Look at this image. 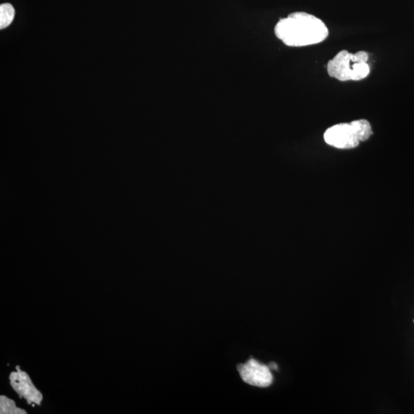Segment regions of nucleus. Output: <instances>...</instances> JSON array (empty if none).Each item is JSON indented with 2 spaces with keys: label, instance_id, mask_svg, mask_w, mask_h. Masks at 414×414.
Returning <instances> with one entry per match:
<instances>
[{
  "label": "nucleus",
  "instance_id": "nucleus-1",
  "mask_svg": "<svg viewBox=\"0 0 414 414\" xmlns=\"http://www.w3.org/2000/svg\"><path fill=\"white\" fill-rule=\"evenodd\" d=\"M275 34L288 46L303 47L325 41L328 30L319 18L305 12H296L279 21Z\"/></svg>",
  "mask_w": 414,
  "mask_h": 414
},
{
  "label": "nucleus",
  "instance_id": "nucleus-2",
  "mask_svg": "<svg viewBox=\"0 0 414 414\" xmlns=\"http://www.w3.org/2000/svg\"><path fill=\"white\" fill-rule=\"evenodd\" d=\"M10 384L11 388L20 398L26 399L30 405L40 406L44 401V395L38 390L32 381L31 377L19 366L16 367V370L10 375Z\"/></svg>",
  "mask_w": 414,
  "mask_h": 414
},
{
  "label": "nucleus",
  "instance_id": "nucleus-3",
  "mask_svg": "<svg viewBox=\"0 0 414 414\" xmlns=\"http://www.w3.org/2000/svg\"><path fill=\"white\" fill-rule=\"evenodd\" d=\"M324 138L328 144L339 149H352L360 143L352 123L332 126L325 132Z\"/></svg>",
  "mask_w": 414,
  "mask_h": 414
},
{
  "label": "nucleus",
  "instance_id": "nucleus-4",
  "mask_svg": "<svg viewBox=\"0 0 414 414\" xmlns=\"http://www.w3.org/2000/svg\"><path fill=\"white\" fill-rule=\"evenodd\" d=\"M238 370L244 382L255 387L267 388L273 382L270 368L255 359L240 364Z\"/></svg>",
  "mask_w": 414,
  "mask_h": 414
},
{
  "label": "nucleus",
  "instance_id": "nucleus-5",
  "mask_svg": "<svg viewBox=\"0 0 414 414\" xmlns=\"http://www.w3.org/2000/svg\"><path fill=\"white\" fill-rule=\"evenodd\" d=\"M352 53L342 50L328 63V73L330 76L341 82L350 81L352 75Z\"/></svg>",
  "mask_w": 414,
  "mask_h": 414
},
{
  "label": "nucleus",
  "instance_id": "nucleus-6",
  "mask_svg": "<svg viewBox=\"0 0 414 414\" xmlns=\"http://www.w3.org/2000/svg\"><path fill=\"white\" fill-rule=\"evenodd\" d=\"M352 123L356 135L361 142H366L369 138L373 134L372 131L371 126L369 122L361 119V120L354 121Z\"/></svg>",
  "mask_w": 414,
  "mask_h": 414
},
{
  "label": "nucleus",
  "instance_id": "nucleus-7",
  "mask_svg": "<svg viewBox=\"0 0 414 414\" xmlns=\"http://www.w3.org/2000/svg\"><path fill=\"white\" fill-rule=\"evenodd\" d=\"M0 413L1 414H26L27 412L18 408L12 399L5 395L0 396Z\"/></svg>",
  "mask_w": 414,
  "mask_h": 414
},
{
  "label": "nucleus",
  "instance_id": "nucleus-8",
  "mask_svg": "<svg viewBox=\"0 0 414 414\" xmlns=\"http://www.w3.org/2000/svg\"><path fill=\"white\" fill-rule=\"evenodd\" d=\"M15 17V10L10 3H4L0 6V29H5L9 26Z\"/></svg>",
  "mask_w": 414,
  "mask_h": 414
},
{
  "label": "nucleus",
  "instance_id": "nucleus-9",
  "mask_svg": "<svg viewBox=\"0 0 414 414\" xmlns=\"http://www.w3.org/2000/svg\"><path fill=\"white\" fill-rule=\"evenodd\" d=\"M350 81H360L366 79L370 73V67L367 62H355L352 66Z\"/></svg>",
  "mask_w": 414,
  "mask_h": 414
},
{
  "label": "nucleus",
  "instance_id": "nucleus-10",
  "mask_svg": "<svg viewBox=\"0 0 414 414\" xmlns=\"http://www.w3.org/2000/svg\"><path fill=\"white\" fill-rule=\"evenodd\" d=\"M368 55L366 52L360 51L355 54H352V62H368Z\"/></svg>",
  "mask_w": 414,
  "mask_h": 414
}]
</instances>
